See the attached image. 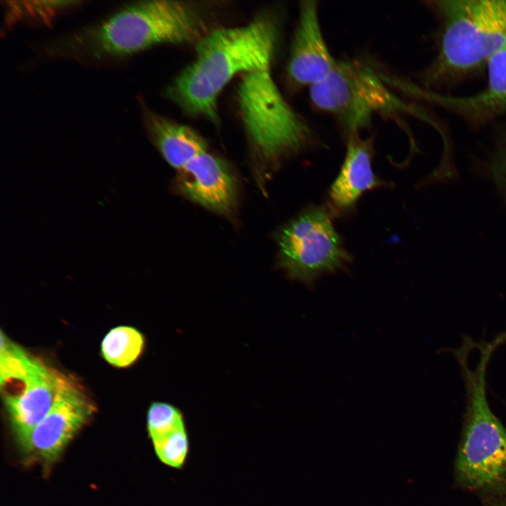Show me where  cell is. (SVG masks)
<instances>
[{
  "instance_id": "1",
  "label": "cell",
  "mask_w": 506,
  "mask_h": 506,
  "mask_svg": "<svg viewBox=\"0 0 506 506\" xmlns=\"http://www.w3.org/2000/svg\"><path fill=\"white\" fill-rule=\"evenodd\" d=\"M209 31L202 8L190 1L129 3L100 20L48 44L49 58L103 62L164 44L197 43Z\"/></svg>"
},
{
  "instance_id": "2",
  "label": "cell",
  "mask_w": 506,
  "mask_h": 506,
  "mask_svg": "<svg viewBox=\"0 0 506 506\" xmlns=\"http://www.w3.org/2000/svg\"><path fill=\"white\" fill-rule=\"evenodd\" d=\"M506 342L500 333L491 342L469 337L453 349L466 391L462 428L454 462V484L481 500L506 493V427L491 410L486 396L487 366Z\"/></svg>"
},
{
  "instance_id": "3",
  "label": "cell",
  "mask_w": 506,
  "mask_h": 506,
  "mask_svg": "<svg viewBox=\"0 0 506 506\" xmlns=\"http://www.w3.org/2000/svg\"><path fill=\"white\" fill-rule=\"evenodd\" d=\"M278 36L275 22L266 15L209 31L196 43L193 63L169 87V96L186 112L215 122L218 96L235 75L270 70Z\"/></svg>"
},
{
  "instance_id": "4",
  "label": "cell",
  "mask_w": 506,
  "mask_h": 506,
  "mask_svg": "<svg viewBox=\"0 0 506 506\" xmlns=\"http://www.w3.org/2000/svg\"><path fill=\"white\" fill-rule=\"evenodd\" d=\"M444 27L426 81L464 73L486 63L506 46V0L436 1Z\"/></svg>"
},
{
  "instance_id": "5",
  "label": "cell",
  "mask_w": 506,
  "mask_h": 506,
  "mask_svg": "<svg viewBox=\"0 0 506 506\" xmlns=\"http://www.w3.org/2000/svg\"><path fill=\"white\" fill-rule=\"evenodd\" d=\"M238 98L249 139L261 161L276 165L313 143L310 126L285 100L270 70L243 74Z\"/></svg>"
},
{
  "instance_id": "6",
  "label": "cell",
  "mask_w": 506,
  "mask_h": 506,
  "mask_svg": "<svg viewBox=\"0 0 506 506\" xmlns=\"http://www.w3.org/2000/svg\"><path fill=\"white\" fill-rule=\"evenodd\" d=\"M313 105L331 115L347 135L369 126L375 115L392 116L408 106L389 88L384 74L356 59L337 60L332 71L309 89Z\"/></svg>"
},
{
  "instance_id": "7",
  "label": "cell",
  "mask_w": 506,
  "mask_h": 506,
  "mask_svg": "<svg viewBox=\"0 0 506 506\" xmlns=\"http://www.w3.org/2000/svg\"><path fill=\"white\" fill-rule=\"evenodd\" d=\"M327 207L313 205L289 221L277 236L278 261L293 280L311 287L325 274L345 270L352 261Z\"/></svg>"
},
{
  "instance_id": "8",
  "label": "cell",
  "mask_w": 506,
  "mask_h": 506,
  "mask_svg": "<svg viewBox=\"0 0 506 506\" xmlns=\"http://www.w3.org/2000/svg\"><path fill=\"white\" fill-rule=\"evenodd\" d=\"M93 410L82 388L72 378L65 375L49 412L18 443L30 458L51 464L89 420Z\"/></svg>"
},
{
  "instance_id": "9",
  "label": "cell",
  "mask_w": 506,
  "mask_h": 506,
  "mask_svg": "<svg viewBox=\"0 0 506 506\" xmlns=\"http://www.w3.org/2000/svg\"><path fill=\"white\" fill-rule=\"evenodd\" d=\"M176 171V187L182 195L223 216L234 212L238 198V183L223 160L206 150Z\"/></svg>"
},
{
  "instance_id": "10",
  "label": "cell",
  "mask_w": 506,
  "mask_h": 506,
  "mask_svg": "<svg viewBox=\"0 0 506 506\" xmlns=\"http://www.w3.org/2000/svg\"><path fill=\"white\" fill-rule=\"evenodd\" d=\"M336 63L322 32L318 2L301 1L287 67L288 80L297 88L310 89L322 81Z\"/></svg>"
},
{
  "instance_id": "11",
  "label": "cell",
  "mask_w": 506,
  "mask_h": 506,
  "mask_svg": "<svg viewBox=\"0 0 506 506\" xmlns=\"http://www.w3.org/2000/svg\"><path fill=\"white\" fill-rule=\"evenodd\" d=\"M64 375L31 356L22 388L5 394L4 400L17 441L26 436L49 412L58 395Z\"/></svg>"
},
{
  "instance_id": "12",
  "label": "cell",
  "mask_w": 506,
  "mask_h": 506,
  "mask_svg": "<svg viewBox=\"0 0 506 506\" xmlns=\"http://www.w3.org/2000/svg\"><path fill=\"white\" fill-rule=\"evenodd\" d=\"M359 134L347 135L344 159L328 192L327 207L334 216L353 212L365 193L390 186L373 171L372 139L362 138Z\"/></svg>"
},
{
  "instance_id": "13",
  "label": "cell",
  "mask_w": 506,
  "mask_h": 506,
  "mask_svg": "<svg viewBox=\"0 0 506 506\" xmlns=\"http://www.w3.org/2000/svg\"><path fill=\"white\" fill-rule=\"evenodd\" d=\"M488 82L476 94L453 96L427 91L412 84L409 91L457 112L473 117H485L506 111V46L486 63Z\"/></svg>"
},
{
  "instance_id": "14",
  "label": "cell",
  "mask_w": 506,
  "mask_h": 506,
  "mask_svg": "<svg viewBox=\"0 0 506 506\" xmlns=\"http://www.w3.org/2000/svg\"><path fill=\"white\" fill-rule=\"evenodd\" d=\"M148 135L166 162L176 171L207 150L205 141L190 128L175 123L141 105Z\"/></svg>"
},
{
  "instance_id": "15",
  "label": "cell",
  "mask_w": 506,
  "mask_h": 506,
  "mask_svg": "<svg viewBox=\"0 0 506 506\" xmlns=\"http://www.w3.org/2000/svg\"><path fill=\"white\" fill-rule=\"evenodd\" d=\"M144 335L136 328L118 326L108 332L101 343L103 358L111 365L124 368L132 365L143 353Z\"/></svg>"
},
{
  "instance_id": "16",
  "label": "cell",
  "mask_w": 506,
  "mask_h": 506,
  "mask_svg": "<svg viewBox=\"0 0 506 506\" xmlns=\"http://www.w3.org/2000/svg\"><path fill=\"white\" fill-rule=\"evenodd\" d=\"M159 460L167 467L181 469L190 452V439L187 425L178 427L152 441Z\"/></svg>"
},
{
  "instance_id": "17",
  "label": "cell",
  "mask_w": 506,
  "mask_h": 506,
  "mask_svg": "<svg viewBox=\"0 0 506 506\" xmlns=\"http://www.w3.org/2000/svg\"><path fill=\"white\" fill-rule=\"evenodd\" d=\"M6 6V25L20 20L51 21L60 12L79 4L72 1H11Z\"/></svg>"
},
{
  "instance_id": "18",
  "label": "cell",
  "mask_w": 506,
  "mask_h": 506,
  "mask_svg": "<svg viewBox=\"0 0 506 506\" xmlns=\"http://www.w3.org/2000/svg\"><path fill=\"white\" fill-rule=\"evenodd\" d=\"M31 354L1 332L0 384L1 388L12 381L20 382L26 374Z\"/></svg>"
},
{
  "instance_id": "19",
  "label": "cell",
  "mask_w": 506,
  "mask_h": 506,
  "mask_svg": "<svg viewBox=\"0 0 506 506\" xmlns=\"http://www.w3.org/2000/svg\"><path fill=\"white\" fill-rule=\"evenodd\" d=\"M147 431L152 441L165 433L186 424L183 411L166 401H153L147 412Z\"/></svg>"
},
{
  "instance_id": "20",
  "label": "cell",
  "mask_w": 506,
  "mask_h": 506,
  "mask_svg": "<svg viewBox=\"0 0 506 506\" xmlns=\"http://www.w3.org/2000/svg\"><path fill=\"white\" fill-rule=\"evenodd\" d=\"M490 168L493 179L506 193V145L498 152Z\"/></svg>"
},
{
  "instance_id": "21",
  "label": "cell",
  "mask_w": 506,
  "mask_h": 506,
  "mask_svg": "<svg viewBox=\"0 0 506 506\" xmlns=\"http://www.w3.org/2000/svg\"><path fill=\"white\" fill-rule=\"evenodd\" d=\"M484 506H506V493L482 502Z\"/></svg>"
}]
</instances>
